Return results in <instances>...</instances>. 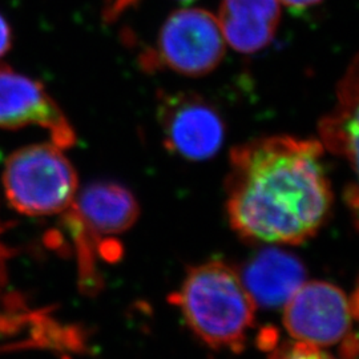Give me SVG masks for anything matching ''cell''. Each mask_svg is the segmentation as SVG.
<instances>
[{
    "label": "cell",
    "mask_w": 359,
    "mask_h": 359,
    "mask_svg": "<svg viewBox=\"0 0 359 359\" xmlns=\"http://www.w3.org/2000/svg\"><path fill=\"white\" fill-rule=\"evenodd\" d=\"M281 18L278 0H222L217 22L225 43L255 53L268 47Z\"/></svg>",
    "instance_id": "cell-9"
},
{
    "label": "cell",
    "mask_w": 359,
    "mask_h": 359,
    "mask_svg": "<svg viewBox=\"0 0 359 359\" xmlns=\"http://www.w3.org/2000/svg\"><path fill=\"white\" fill-rule=\"evenodd\" d=\"M158 121L170 152L193 161L217 154L225 139V126L217 109L191 92L160 93Z\"/></svg>",
    "instance_id": "cell-6"
},
{
    "label": "cell",
    "mask_w": 359,
    "mask_h": 359,
    "mask_svg": "<svg viewBox=\"0 0 359 359\" xmlns=\"http://www.w3.org/2000/svg\"><path fill=\"white\" fill-rule=\"evenodd\" d=\"M140 0H104V18L107 20H115L124 11L136 6Z\"/></svg>",
    "instance_id": "cell-13"
},
{
    "label": "cell",
    "mask_w": 359,
    "mask_h": 359,
    "mask_svg": "<svg viewBox=\"0 0 359 359\" xmlns=\"http://www.w3.org/2000/svg\"><path fill=\"white\" fill-rule=\"evenodd\" d=\"M176 304L193 333L208 346L234 353L244 348L257 305L229 265L212 261L191 268Z\"/></svg>",
    "instance_id": "cell-2"
},
{
    "label": "cell",
    "mask_w": 359,
    "mask_h": 359,
    "mask_svg": "<svg viewBox=\"0 0 359 359\" xmlns=\"http://www.w3.org/2000/svg\"><path fill=\"white\" fill-rule=\"evenodd\" d=\"M304 281L301 261L278 249H266L253 257L245 266L243 280L256 305L268 309L286 304Z\"/></svg>",
    "instance_id": "cell-10"
},
{
    "label": "cell",
    "mask_w": 359,
    "mask_h": 359,
    "mask_svg": "<svg viewBox=\"0 0 359 359\" xmlns=\"http://www.w3.org/2000/svg\"><path fill=\"white\" fill-rule=\"evenodd\" d=\"M225 53L217 18L205 10L182 8L160 29L156 47L145 52L147 69L168 68L185 76H204L217 68Z\"/></svg>",
    "instance_id": "cell-4"
},
{
    "label": "cell",
    "mask_w": 359,
    "mask_h": 359,
    "mask_svg": "<svg viewBox=\"0 0 359 359\" xmlns=\"http://www.w3.org/2000/svg\"><path fill=\"white\" fill-rule=\"evenodd\" d=\"M69 216L93 234H117L136 222L140 208L127 188L109 181L90 184L75 196Z\"/></svg>",
    "instance_id": "cell-8"
},
{
    "label": "cell",
    "mask_w": 359,
    "mask_h": 359,
    "mask_svg": "<svg viewBox=\"0 0 359 359\" xmlns=\"http://www.w3.org/2000/svg\"><path fill=\"white\" fill-rule=\"evenodd\" d=\"M283 325L295 341L327 347L342 342L357 316V299L333 283H302L285 304Z\"/></svg>",
    "instance_id": "cell-5"
},
{
    "label": "cell",
    "mask_w": 359,
    "mask_h": 359,
    "mask_svg": "<svg viewBox=\"0 0 359 359\" xmlns=\"http://www.w3.org/2000/svg\"><path fill=\"white\" fill-rule=\"evenodd\" d=\"M278 1L293 10H305L311 6L318 4L322 0H278Z\"/></svg>",
    "instance_id": "cell-16"
},
{
    "label": "cell",
    "mask_w": 359,
    "mask_h": 359,
    "mask_svg": "<svg viewBox=\"0 0 359 359\" xmlns=\"http://www.w3.org/2000/svg\"><path fill=\"white\" fill-rule=\"evenodd\" d=\"M317 140L259 137L231 152L226 210L244 240L298 245L311 238L333 205Z\"/></svg>",
    "instance_id": "cell-1"
},
{
    "label": "cell",
    "mask_w": 359,
    "mask_h": 359,
    "mask_svg": "<svg viewBox=\"0 0 359 359\" xmlns=\"http://www.w3.org/2000/svg\"><path fill=\"white\" fill-rule=\"evenodd\" d=\"M338 104L330 115L320 121L322 147L345 157L357 169L358 164V59L338 84Z\"/></svg>",
    "instance_id": "cell-11"
},
{
    "label": "cell",
    "mask_w": 359,
    "mask_h": 359,
    "mask_svg": "<svg viewBox=\"0 0 359 359\" xmlns=\"http://www.w3.org/2000/svg\"><path fill=\"white\" fill-rule=\"evenodd\" d=\"M3 189L16 212L31 217L51 216L72 205L76 170L56 144L27 145L7 158Z\"/></svg>",
    "instance_id": "cell-3"
},
{
    "label": "cell",
    "mask_w": 359,
    "mask_h": 359,
    "mask_svg": "<svg viewBox=\"0 0 359 359\" xmlns=\"http://www.w3.org/2000/svg\"><path fill=\"white\" fill-rule=\"evenodd\" d=\"M180 1H184V3H188V1H193V0H180Z\"/></svg>",
    "instance_id": "cell-17"
},
{
    "label": "cell",
    "mask_w": 359,
    "mask_h": 359,
    "mask_svg": "<svg viewBox=\"0 0 359 359\" xmlns=\"http://www.w3.org/2000/svg\"><path fill=\"white\" fill-rule=\"evenodd\" d=\"M31 126L48 130L52 142L62 149L76 142L75 129L44 86L8 65H0V128Z\"/></svg>",
    "instance_id": "cell-7"
},
{
    "label": "cell",
    "mask_w": 359,
    "mask_h": 359,
    "mask_svg": "<svg viewBox=\"0 0 359 359\" xmlns=\"http://www.w3.org/2000/svg\"><path fill=\"white\" fill-rule=\"evenodd\" d=\"M10 250L0 241V289L7 283V259Z\"/></svg>",
    "instance_id": "cell-15"
},
{
    "label": "cell",
    "mask_w": 359,
    "mask_h": 359,
    "mask_svg": "<svg viewBox=\"0 0 359 359\" xmlns=\"http://www.w3.org/2000/svg\"><path fill=\"white\" fill-rule=\"evenodd\" d=\"M13 46V31L8 22L0 13V59L11 50Z\"/></svg>",
    "instance_id": "cell-14"
},
{
    "label": "cell",
    "mask_w": 359,
    "mask_h": 359,
    "mask_svg": "<svg viewBox=\"0 0 359 359\" xmlns=\"http://www.w3.org/2000/svg\"><path fill=\"white\" fill-rule=\"evenodd\" d=\"M270 359H337L323 353L320 347L311 346L295 341L278 347Z\"/></svg>",
    "instance_id": "cell-12"
}]
</instances>
